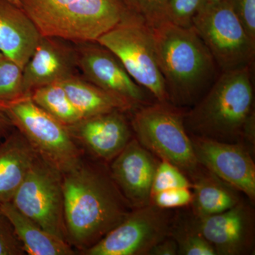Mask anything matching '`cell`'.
I'll return each instance as SVG.
<instances>
[{"label":"cell","instance_id":"obj_35","mask_svg":"<svg viewBox=\"0 0 255 255\" xmlns=\"http://www.w3.org/2000/svg\"><path fill=\"white\" fill-rule=\"evenodd\" d=\"M4 55L2 54V53H1V52H0V58H4Z\"/></svg>","mask_w":255,"mask_h":255},{"label":"cell","instance_id":"obj_22","mask_svg":"<svg viewBox=\"0 0 255 255\" xmlns=\"http://www.w3.org/2000/svg\"><path fill=\"white\" fill-rule=\"evenodd\" d=\"M30 97L40 108L66 127L82 119L60 82L38 87L31 92Z\"/></svg>","mask_w":255,"mask_h":255},{"label":"cell","instance_id":"obj_12","mask_svg":"<svg viewBox=\"0 0 255 255\" xmlns=\"http://www.w3.org/2000/svg\"><path fill=\"white\" fill-rule=\"evenodd\" d=\"M199 232L214 248L216 255H247L255 252V215L253 202L246 200L220 214L196 217Z\"/></svg>","mask_w":255,"mask_h":255},{"label":"cell","instance_id":"obj_21","mask_svg":"<svg viewBox=\"0 0 255 255\" xmlns=\"http://www.w3.org/2000/svg\"><path fill=\"white\" fill-rule=\"evenodd\" d=\"M82 118L119 110L131 113L133 107L125 101L108 93L78 73L60 82Z\"/></svg>","mask_w":255,"mask_h":255},{"label":"cell","instance_id":"obj_16","mask_svg":"<svg viewBox=\"0 0 255 255\" xmlns=\"http://www.w3.org/2000/svg\"><path fill=\"white\" fill-rule=\"evenodd\" d=\"M78 73L75 43L58 37L41 36L23 67V88L30 95L38 87L63 81Z\"/></svg>","mask_w":255,"mask_h":255},{"label":"cell","instance_id":"obj_31","mask_svg":"<svg viewBox=\"0 0 255 255\" xmlns=\"http://www.w3.org/2000/svg\"><path fill=\"white\" fill-rule=\"evenodd\" d=\"M178 255L177 242L172 236L164 238L152 248L148 255Z\"/></svg>","mask_w":255,"mask_h":255},{"label":"cell","instance_id":"obj_28","mask_svg":"<svg viewBox=\"0 0 255 255\" xmlns=\"http://www.w3.org/2000/svg\"><path fill=\"white\" fill-rule=\"evenodd\" d=\"M192 198L190 188H174L159 191L151 196L150 204L161 209H176L190 206Z\"/></svg>","mask_w":255,"mask_h":255},{"label":"cell","instance_id":"obj_2","mask_svg":"<svg viewBox=\"0 0 255 255\" xmlns=\"http://www.w3.org/2000/svg\"><path fill=\"white\" fill-rule=\"evenodd\" d=\"M253 66L221 73L195 105L184 111L191 136L255 147Z\"/></svg>","mask_w":255,"mask_h":255},{"label":"cell","instance_id":"obj_8","mask_svg":"<svg viewBox=\"0 0 255 255\" xmlns=\"http://www.w3.org/2000/svg\"><path fill=\"white\" fill-rule=\"evenodd\" d=\"M192 27L221 73L254 65L255 42L247 34L229 0L204 5L194 18Z\"/></svg>","mask_w":255,"mask_h":255},{"label":"cell","instance_id":"obj_32","mask_svg":"<svg viewBox=\"0 0 255 255\" xmlns=\"http://www.w3.org/2000/svg\"><path fill=\"white\" fill-rule=\"evenodd\" d=\"M14 128L9 118L0 110V143Z\"/></svg>","mask_w":255,"mask_h":255},{"label":"cell","instance_id":"obj_17","mask_svg":"<svg viewBox=\"0 0 255 255\" xmlns=\"http://www.w3.org/2000/svg\"><path fill=\"white\" fill-rule=\"evenodd\" d=\"M36 25L21 7L0 0V52L23 68L41 38Z\"/></svg>","mask_w":255,"mask_h":255},{"label":"cell","instance_id":"obj_3","mask_svg":"<svg viewBox=\"0 0 255 255\" xmlns=\"http://www.w3.org/2000/svg\"><path fill=\"white\" fill-rule=\"evenodd\" d=\"M152 30L169 103L188 110L202 98L221 72L193 27H182L166 20Z\"/></svg>","mask_w":255,"mask_h":255},{"label":"cell","instance_id":"obj_1","mask_svg":"<svg viewBox=\"0 0 255 255\" xmlns=\"http://www.w3.org/2000/svg\"><path fill=\"white\" fill-rule=\"evenodd\" d=\"M87 159L62 174L68 241L83 253L122 222L132 209L105 162Z\"/></svg>","mask_w":255,"mask_h":255},{"label":"cell","instance_id":"obj_13","mask_svg":"<svg viewBox=\"0 0 255 255\" xmlns=\"http://www.w3.org/2000/svg\"><path fill=\"white\" fill-rule=\"evenodd\" d=\"M190 137L199 164L254 203L255 164L249 147L242 143Z\"/></svg>","mask_w":255,"mask_h":255},{"label":"cell","instance_id":"obj_11","mask_svg":"<svg viewBox=\"0 0 255 255\" xmlns=\"http://www.w3.org/2000/svg\"><path fill=\"white\" fill-rule=\"evenodd\" d=\"M79 71L84 78L136 110L157 102L128 73L114 53L99 42L75 43Z\"/></svg>","mask_w":255,"mask_h":255},{"label":"cell","instance_id":"obj_27","mask_svg":"<svg viewBox=\"0 0 255 255\" xmlns=\"http://www.w3.org/2000/svg\"><path fill=\"white\" fill-rule=\"evenodd\" d=\"M204 5V0H168L167 20L182 27H192L194 18Z\"/></svg>","mask_w":255,"mask_h":255},{"label":"cell","instance_id":"obj_18","mask_svg":"<svg viewBox=\"0 0 255 255\" xmlns=\"http://www.w3.org/2000/svg\"><path fill=\"white\" fill-rule=\"evenodd\" d=\"M37 153L17 129L0 143V205L11 201L36 158Z\"/></svg>","mask_w":255,"mask_h":255},{"label":"cell","instance_id":"obj_30","mask_svg":"<svg viewBox=\"0 0 255 255\" xmlns=\"http://www.w3.org/2000/svg\"><path fill=\"white\" fill-rule=\"evenodd\" d=\"M248 36L255 42V0H229Z\"/></svg>","mask_w":255,"mask_h":255},{"label":"cell","instance_id":"obj_23","mask_svg":"<svg viewBox=\"0 0 255 255\" xmlns=\"http://www.w3.org/2000/svg\"><path fill=\"white\" fill-rule=\"evenodd\" d=\"M170 236L175 240L179 255H216L214 248L199 232L192 216H174Z\"/></svg>","mask_w":255,"mask_h":255},{"label":"cell","instance_id":"obj_14","mask_svg":"<svg viewBox=\"0 0 255 255\" xmlns=\"http://www.w3.org/2000/svg\"><path fill=\"white\" fill-rule=\"evenodd\" d=\"M127 114L113 111L80 119L67 128L82 150L97 160L111 162L132 138L131 124Z\"/></svg>","mask_w":255,"mask_h":255},{"label":"cell","instance_id":"obj_5","mask_svg":"<svg viewBox=\"0 0 255 255\" xmlns=\"http://www.w3.org/2000/svg\"><path fill=\"white\" fill-rule=\"evenodd\" d=\"M184 111L169 102H155L132 111L130 121L135 138L142 147L189 178L200 164L184 127Z\"/></svg>","mask_w":255,"mask_h":255},{"label":"cell","instance_id":"obj_29","mask_svg":"<svg viewBox=\"0 0 255 255\" xmlns=\"http://www.w3.org/2000/svg\"><path fill=\"white\" fill-rule=\"evenodd\" d=\"M24 254L22 246L16 238L11 223L0 212V255Z\"/></svg>","mask_w":255,"mask_h":255},{"label":"cell","instance_id":"obj_10","mask_svg":"<svg viewBox=\"0 0 255 255\" xmlns=\"http://www.w3.org/2000/svg\"><path fill=\"white\" fill-rule=\"evenodd\" d=\"M173 213L154 204L132 209L122 222L82 255H148L155 245L170 236Z\"/></svg>","mask_w":255,"mask_h":255},{"label":"cell","instance_id":"obj_7","mask_svg":"<svg viewBox=\"0 0 255 255\" xmlns=\"http://www.w3.org/2000/svg\"><path fill=\"white\" fill-rule=\"evenodd\" d=\"M97 42L118 57L132 79L157 102H169L165 82L156 57L152 27L128 11Z\"/></svg>","mask_w":255,"mask_h":255},{"label":"cell","instance_id":"obj_34","mask_svg":"<svg viewBox=\"0 0 255 255\" xmlns=\"http://www.w3.org/2000/svg\"><path fill=\"white\" fill-rule=\"evenodd\" d=\"M8 1H11V2H12L13 4L17 5V6L21 7V6H20L19 1H18V0H8Z\"/></svg>","mask_w":255,"mask_h":255},{"label":"cell","instance_id":"obj_33","mask_svg":"<svg viewBox=\"0 0 255 255\" xmlns=\"http://www.w3.org/2000/svg\"><path fill=\"white\" fill-rule=\"evenodd\" d=\"M221 1L222 0H204V5L214 4V3L219 2Z\"/></svg>","mask_w":255,"mask_h":255},{"label":"cell","instance_id":"obj_9","mask_svg":"<svg viewBox=\"0 0 255 255\" xmlns=\"http://www.w3.org/2000/svg\"><path fill=\"white\" fill-rule=\"evenodd\" d=\"M11 202L43 229L68 243L63 176L54 166L37 155Z\"/></svg>","mask_w":255,"mask_h":255},{"label":"cell","instance_id":"obj_20","mask_svg":"<svg viewBox=\"0 0 255 255\" xmlns=\"http://www.w3.org/2000/svg\"><path fill=\"white\" fill-rule=\"evenodd\" d=\"M1 213L12 226L23 251L29 255L76 254L68 242L53 236L18 211L11 201L0 205Z\"/></svg>","mask_w":255,"mask_h":255},{"label":"cell","instance_id":"obj_25","mask_svg":"<svg viewBox=\"0 0 255 255\" xmlns=\"http://www.w3.org/2000/svg\"><path fill=\"white\" fill-rule=\"evenodd\" d=\"M191 187V181L180 169L168 161L159 159L152 182L151 196L166 189Z\"/></svg>","mask_w":255,"mask_h":255},{"label":"cell","instance_id":"obj_26","mask_svg":"<svg viewBox=\"0 0 255 255\" xmlns=\"http://www.w3.org/2000/svg\"><path fill=\"white\" fill-rule=\"evenodd\" d=\"M124 7L151 27L167 20L168 0H120Z\"/></svg>","mask_w":255,"mask_h":255},{"label":"cell","instance_id":"obj_19","mask_svg":"<svg viewBox=\"0 0 255 255\" xmlns=\"http://www.w3.org/2000/svg\"><path fill=\"white\" fill-rule=\"evenodd\" d=\"M189 179L192 184L191 214L196 217L220 214L243 199L241 191L201 164Z\"/></svg>","mask_w":255,"mask_h":255},{"label":"cell","instance_id":"obj_24","mask_svg":"<svg viewBox=\"0 0 255 255\" xmlns=\"http://www.w3.org/2000/svg\"><path fill=\"white\" fill-rule=\"evenodd\" d=\"M27 95L23 84V69L4 57L0 58V102H10Z\"/></svg>","mask_w":255,"mask_h":255},{"label":"cell","instance_id":"obj_15","mask_svg":"<svg viewBox=\"0 0 255 255\" xmlns=\"http://www.w3.org/2000/svg\"><path fill=\"white\" fill-rule=\"evenodd\" d=\"M159 162L135 137L111 162V175L132 209L150 205L152 182Z\"/></svg>","mask_w":255,"mask_h":255},{"label":"cell","instance_id":"obj_6","mask_svg":"<svg viewBox=\"0 0 255 255\" xmlns=\"http://www.w3.org/2000/svg\"><path fill=\"white\" fill-rule=\"evenodd\" d=\"M0 110L28 140L37 155L62 174L75 167L85 155L66 126L40 108L30 95L10 102H0Z\"/></svg>","mask_w":255,"mask_h":255},{"label":"cell","instance_id":"obj_4","mask_svg":"<svg viewBox=\"0 0 255 255\" xmlns=\"http://www.w3.org/2000/svg\"><path fill=\"white\" fill-rule=\"evenodd\" d=\"M41 36L97 41L127 13L120 0H18Z\"/></svg>","mask_w":255,"mask_h":255}]
</instances>
